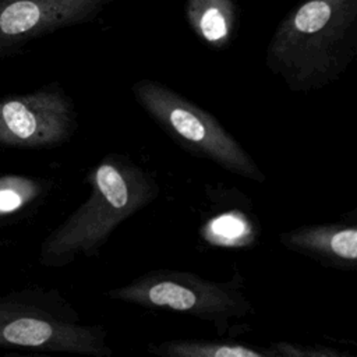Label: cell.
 Wrapping results in <instances>:
<instances>
[{"mask_svg":"<svg viewBox=\"0 0 357 357\" xmlns=\"http://www.w3.org/2000/svg\"><path fill=\"white\" fill-rule=\"evenodd\" d=\"M275 357H343L344 353L326 346H303L275 342L268 346Z\"/></svg>","mask_w":357,"mask_h":357,"instance_id":"7c38bea8","label":"cell"},{"mask_svg":"<svg viewBox=\"0 0 357 357\" xmlns=\"http://www.w3.org/2000/svg\"><path fill=\"white\" fill-rule=\"evenodd\" d=\"M49 191V183L31 176L0 177V223L31 209Z\"/></svg>","mask_w":357,"mask_h":357,"instance_id":"8fae6325","label":"cell"},{"mask_svg":"<svg viewBox=\"0 0 357 357\" xmlns=\"http://www.w3.org/2000/svg\"><path fill=\"white\" fill-rule=\"evenodd\" d=\"M148 351L162 357H275L269 347L231 340H167L149 344Z\"/></svg>","mask_w":357,"mask_h":357,"instance_id":"30bf717a","label":"cell"},{"mask_svg":"<svg viewBox=\"0 0 357 357\" xmlns=\"http://www.w3.org/2000/svg\"><path fill=\"white\" fill-rule=\"evenodd\" d=\"M107 331L85 324L56 289L25 287L0 294V347L110 357Z\"/></svg>","mask_w":357,"mask_h":357,"instance_id":"3957f363","label":"cell"},{"mask_svg":"<svg viewBox=\"0 0 357 357\" xmlns=\"http://www.w3.org/2000/svg\"><path fill=\"white\" fill-rule=\"evenodd\" d=\"M131 93L144 112L180 148L243 178L265 183V174L251 155L213 114L151 78L135 81Z\"/></svg>","mask_w":357,"mask_h":357,"instance_id":"5b68a950","label":"cell"},{"mask_svg":"<svg viewBox=\"0 0 357 357\" xmlns=\"http://www.w3.org/2000/svg\"><path fill=\"white\" fill-rule=\"evenodd\" d=\"M77 130L75 103L57 82L0 99V146L56 148L68 142Z\"/></svg>","mask_w":357,"mask_h":357,"instance_id":"8992f818","label":"cell"},{"mask_svg":"<svg viewBox=\"0 0 357 357\" xmlns=\"http://www.w3.org/2000/svg\"><path fill=\"white\" fill-rule=\"evenodd\" d=\"M184 15L195 36L208 47L226 49L238 32L236 0H185Z\"/></svg>","mask_w":357,"mask_h":357,"instance_id":"9c48e42d","label":"cell"},{"mask_svg":"<svg viewBox=\"0 0 357 357\" xmlns=\"http://www.w3.org/2000/svg\"><path fill=\"white\" fill-rule=\"evenodd\" d=\"M116 0H0V59L61 29L92 22Z\"/></svg>","mask_w":357,"mask_h":357,"instance_id":"52a82bcc","label":"cell"},{"mask_svg":"<svg viewBox=\"0 0 357 357\" xmlns=\"http://www.w3.org/2000/svg\"><path fill=\"white\" fill-rule=\"evenodd\" d=\"M89 197L42 241L39 264L64 268L95 258L116 227L151 205L159 184L151 172L121 153H107L86 177Z\"/></svg>","mask_w":357,"mask_h":357,"instance_id":"7a4b0ae2","label":"cell"},{"mask_svg":"<svg viewBox=\"0 0 357 357\" xmlns=\"http://www.w3.org/2000/svg\"><path fill=\"white\" fill-rule=\"evenodd\" d=\"M280 244L328 268L357 266V226L350 222L305 225L279 234Z\"/></svg>","mask_w":357,"mask_h":357,"instance_id":"ba28073f","label":"cell"},{"mask_svg":"<svg viewBox=\"0 0 357 357\" xmlns=\"http://www.w3.org/2000/svg\"><path fill=\"white\" fill-rule=\"evenodd\" d=\"M245 279L238 271L225 282H216L192 272L153 269L130 283L110 289L106 297L151 310L187 314L212 324L223 336L236 319L254 314L245 296Z\"/></svg>","mask_w":357,"mask_h":357,"instance_id":"277c9868","label":"cell"},{"mask_svg":"<svg viewBox=\"0 0 357 357\" xmlns=\"http://www.w3.org/2000/svg\"><path fill=\"white\" fill-rule=\"evenodd\" d=\"M357 56V0H301L276 25L265 66L289 91L337 81Z\"/></svg>","mask_w":357,"mask_h":357,"instance_id":"6da1fadb","label":"cell"}]
</instances>
